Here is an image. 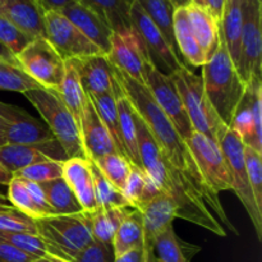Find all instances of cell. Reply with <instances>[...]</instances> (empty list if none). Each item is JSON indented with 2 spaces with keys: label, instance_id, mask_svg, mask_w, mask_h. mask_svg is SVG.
Listing matches in <instances>:
<instances>
[{
  "label": "cell",
  "instance_id": "obj_1",
  "mask_svg": "<svg viewBox=\"0 0 262 262\" xmlns=\"http://www.w3.org/2000/svg\"><path fill=\"white\" fill-rule=\"evenodd\" d=\"M114 71L118 81L122 83L123 89H124L128 99L132 102L133 107L140 114V117L145 120L148 129L152 133L164 158L174 168L181 170L184 176H187L192 182H194L197 186L202 187V188L211 189L202 178L186 141L177 132L173 123L166 117L165 113L160 109L158 102L154 100L152 95L148 91L147 87L123 74L115 67Z\"/></svg>",
  "mask_w": 262,
  "mask_h": 262
},
{
  "label": "cell",
  "instance_id": "obj_2",
  "mask_svg": "<svg viewBox=\"0 0 262 262\" xmlns=\"http://www.w3.org/2000/svg\"><path fill=\"white\" fill-rule=\"evenodd\" d=\"M201 78L210 104L222 122L229 127L247 83L230 59L222 35L216 53L202 66Z\"/></svg>",
  "mask_w": 262,
  "mask_h": 262
},
{
  "label": "cell",
  "instance_id": "obj_3",
  "mask_svg": "<svg viewBox=\"0 0 262 262\" xmlns=\"http://www.w3.org/2000/svg\"><path fill=\"white\" fill-rule=\"evenodd\" d=\"M35 224L48 253L71 262L94 241L89 211L37 217Z\"/></svg>",
  "mask_w": 262,
  "mask_h": 262
},
{
  "label": "cell",
  "instance_id": "obj_4",
  "mask_svg": "<svg viewBox=\"0 0 262 262\" xmlns=\"http://www.w3.org/2000/svg\"><path fill=\"white\" fill-rule=\"evenodd\" d=\"M23 95L40 113L67 158L86 159L79 124L60 99L56 90L40 87L25 92Z\"/></svg>",
  "mask_w": 262,
  "mask_h": 262
},
{
  "label": "cell",
  "instance_id": "obj_5",
  "mask_svg": "<svg viewBox=\"0 0 262 262\" xmlns=\"http://www.w3.org/2000/svg\"><path fill=\"white\" fill-rule=\"evenodd\" d=\"M0 117L4 122L8 143L33 146L53 160L68 159L48 125L22 107L0 101Z\"/></svg>",
  "mask_w": 262,
  "mask_h": 262
},
{
  "label": "cell",
  "instance_id": "obj_6",
  "mask_svg": "<svg viewBox=\"0 0 262 262\" xmlns=\"http://www.w3.org/2000/svg\"><path fill=\"white\" fill-rule=\"evenodd\" d=\"M171 78L178 89L194 132L201 133L217 143V136L225 124L210 104L201 77L191 68H182L171 74Z\"/></svg>",
  "mask_w": 262,
  "mask_h": 262
},
{
  "label": "cell",
  "instance_id": "obj_7",
  "mask_svg": "<svg viewBox=\"0 0 262 262\" xmlns=\"http://www.w3.org/2000/svg\"><path fill=\"white\" fill-rule=\"evenodd\" d=\"M217 145L227 160L230 176H232V191L235 192L238 199L245 206L258 239H262V211L256 204L250 181H248L247 168L245 160V145L237 133L229 127L224 125L217 136Z\"/></svg>",
  "mask_w": 262,
  "mask_h": 262
},
{
  "label": "cell",
  "instance_id": "obj_8",
  "mask_svg": "<svg viewBox=\"0 0 262 262\" xmlns=\"http://www.w3.org/2000/svg\"><path fill=\"white\" fill-rule=\"evenodd\" d=\"M23 71L40 86L58 90L64 77L66 61L45 37H36L15 55Z\"/></svg>",
  "mask_w": 262,
  "mask_h": 262
},
{
  "label": "cell",
  "instance_id": "obj_9",
  "mask_svg": "<svg viewBox=\"0 0 262 262\" xmlns=\"http://www.w3.org/2000/svg\"><path fill=\"white\" fill-rule=\"evenodd\" d=\"M243 25L238 73L246 83L252 77H261L262 2L243 0Z\"/></svg>",
  "mask_w": 262,
  "mask_h": 262
},
{
  "label": "cell",
  "instance_id": "obj_10",
  "mask_svg": "<svg viewBox=\"0 0 262 262\" xmlns=\"http://www.w3.org/2000/svg\"><path fill=\"white\" fill-rule=\"evenodd\" d=\"M186 143L207 186L216 194L232 189V176L219 145L199 132L192 133Z\"/></svg>",
  "mask_w": 262,
  "mask_h": 262
},
{
  "label": "cell",
  "instance_id": "obj_11",
  "mask_svg": "<svg viewBox=\"0 0 262 262\" xmlns=\"http://www.w3.org/2000/svg\"><path fill=\"white\" fill-rule=\"evenodd\" d=\"M130 25L137 31L140 37L142 38L151 64L160 73L171 76L179 69L189 68L171 51L170 46L168 45L159 28L154 25L152 20L143 12L137 0L130 9Z\"/></svg>",
  "mask_w": 262,
  "mask_h": 262
},
{
  "label": "cell",
  "instance_id": "obj_12",
  "mask_svg": "<svg viewBox=\"0 0 262 262\" xmlns=\"http://www.w3.org/2000/svg\"><path fill=\"white\" fill-rule=\"evenodd\" d=\"M230 129L243 145L262 151V89L261 77H252L233 115Z\"/></svg>",
  "mask_w": 262,
  "mask_h": 262
},
{
  "label": "cell",
  "instance_id": "obj_13",
  "mask_svg": "<svg viewBox=\"0 0 262 262\" xmlns=\"http://www.w3.org/2000/svg\"><path fill=\"white\" fill-rule=\"evenodd\" d=\"M146 87L151 92L160 109L173 123L181 137L184 141L188 140L194 130L171 76L160 73L151 64V61H148L146 67Z\"/></svg>",
  "mask_w": 262,
  "mask_h": 262
},
{
  "label": "cell",
  "instance_id": "obj_14",
  "mask_svg": "<svg viewBox=\"0 0 262 262\" xmlns=\"http://www.w3.org/2000/svg\"><path fill=\"white\" fill-rule=\"evenodd\" d=\"M45 38L58 51L63 60L102 54L73 23L59 12H45Z\"/></svg>",
  "mask_w": 262,
  "mask_h": 262
},
{
  "label": "cell",
  "instance_id": "obj_15",
  "mask_svg": "<svg viewBox=\"0 0 262 262\" xmlns=\"http://www.w3.org/2000/svg\"><path fill=\"white\" fill-rule=\"evenodd\" d=\"M107 56L118 71L146 86V67L150 59L145 43L135 28L113 32Z\"/></svg>",
  "mask_w": 262,
  "mask_h": 262
},
{
  "label": "cell",
  "instance_id": "obj_16",
  "mask_svg": "<svg viewBox=\"0 0 262 262\" xmlns=\"http://www.w3.org/2000/svg\"><path fill=\"white\" fill-rule=\"evenodd\" d=\"M78 72L84 94L89 96L114 94V66L105 54L72 59Z\"/></svg>",
  "mask_w": 262,
  "mask_h": 262
},
{
  "label": "cell",
  "instance_id": "obj_17",
  "mask_svg": "<svg viewBox=\"0 0 262 262\" xmlns=\"http://www.w3.org/2000/svg\"><path fill=\"white\" fill-rule=\"evenodd\" d=\"M79 129L86 159L95 161L109 154H119L109 130L102 123L89 96L79 122Z\"/></svg>",
  "mask_w": 262,
  "mask_h": 262
},
{
  "label": "cell",
  "instance_id": "obj_18",
  "mask_svg": "<svg viewBox=\"0 0 262 262\" xmlns=\"http://www.w3.org/2000/svg\"><path fill=\"white\" fill-rule=\"evenodd\" d=\"M59 13L71 20L91 42H94L101 50L102 54H109L113 31L91 9L77 2L64 8Z\"/></svg>",
  "mask_w": 262,
  "mask_h": 262
},
{
  "label": "cell",
  "instance_id": "obj_19",
  "mask_svg": "<svg viewBox=\"0 0 262 262\" xmlns=\"http://www.w3.org/2000/svg\"><path fill=\"white\" fill-rule=\"evenodd\" d=\"M137 210L142 215L146 246L152 245L154 239L166 228L173 225L174 219L177 217L176 204L165 192L148 201L147 204L140 206Z\"/></svg>",
  "mask_w": 262,
  "mask_h": 262
},
{
  "label": "cell",
  "instance_id": "obj_20",
  "mask_svg": "<svg viewBox=\"0 0 262 262\" xmlns=\"http://www.w3.org/2000/svg\"><path fill=\"white\" fill-rule=\"evenodd\" d=\"M0 14L30 37H45L42 7L38 0H5Z\"/></svg>",
  "mask_w": 262,
  "mask_h": 262
},
{
  "label": "cell",
  "instance_id": "obj_21",
  "mask_svg": "<svg viewBox=\"0 0 262 262\" xmlns=\"http://www.w3.org/2000/svg\"><path fill=\"white\" fill-rule=\"evenodd\" d=\"M63 178L73 191L83 211H94L97 209L94 181L87 159H67L63 163Z\"/></svg>",
  "mask_w": 262,
  "mask_h": 262
},
{
  "label": "cell",
  "instance_id": "obj_22",
  "mask_svg": "<svg viewBox=\"0 0 262 262\" xmlns=\"http://www.w3.org/2000/svg\"><path fill=\"white\" fill-rule=\"evenodd\" d=\"M115 72V71H114ZM115 101H117L118 119H119L120 137H122L123 147H124L125 156L128 160L135 165L141 166L140 154H138L137 146V129H136L135 119V107L132 102L128 99L122 83L118 81L115 76V87H114ZM142 168V166H141Z\"/></svg>",
  "mask_w": 262,
  "mask_h": 262
},
{
  "label": "cell",
  "instance_id": "obj_23",
  "mask_svg": "<svg viewBox=\"0 0 262 262\" xmlns=\"http://www.w3.org/2000/svg\"><path fill=\"white\" fill-rule=\"evenodd\" d=\"M189 26L194 38L202 50L205 60L209 61L216 53L220 41L219 23L205 10L189 4L186 8Z\"/></svg>",
  "mask_w": 262,
  "mask_h": 262
},
{
  "label": "cell",
  "instance_id": "obj_24",
  "mask_svg": "<svg viewBox=\"0 0 262 262\" xmlns=\"http://www.w3.org/2000/svg\"><path fill=\"white\" fill-rule=\"evenodd\" d=\"M242 4L243 0H225L223 17L219 23L220 35L235 68H238L241 55V33L243 25Z\"/></svg>",
  "mask_w": 262,
  "mask_h": 262
},
{
  "label": "cell",
  "instance_id": "obj_25",
  "mask_svg": "<svg viewBox=\"0 0 262 262\" xmlns=\"http://www.w3.org/2000/svg\"><path fill=\"white\" fill-rule=\"evenodd\" d=\"M91 9L113 32H120L132 27L130 9L136 0H78Z\"/></svg>",
  "mask_w": 262,
  "mask_h": 262
},
{
  "label": "cell",
  "instance_id": "obj_26",
  "mask_svg": "<svg viewBox=\"0 0 262 262\" xmlns=\"http://www.w3.org/2000/svg\"><path fill=\"white\" fill-rule=\"evenodd\" d=\"M174 37L178 46L179 54L184 63L191 68L193 67H202L206 60L202 50L200 49L193 32L189 26L188 17H187L186 8H178L174 12Z\"/></svg>",
  "mask_w": 262,
  "mask_h": 262
},
{
  "label": "cell",
  "instance_id": "obj_27",
  "mask_svg": "<svg viewBox=\"0 0 262 262\" xmlns=\"http://www.w3.org/2000/svg\"><path fill=\"white\" fill-rule=\"evenodd\" d=\"M143 247H146V242L143 234L142 215L137 209H132L115 233L113 239V250L115 257H119L129 251Z\"/></svg>",
  "mask_w": 262,
  "mask_h": 262
},
{
  "label": "cell",
  "instance_id": "obj_28",
  "mask_svg": "<svg viewBox=\"0 0 262 262\" xmlns=\"http://www.w3.org/2000/svg\"><path fill=\"white\" fill-rule=\"evenodd\" d=\"M151 248H152L156 262L191 261L192 256L200 251V247L182 242L174 233L173 225L166 228L154 239Z\"/></svg>",
  "mask_w": 262,
  "mask_h": 262
},
{
  "label": "cell",
  "instance_id": "obj_29",
  "mask_svg": "<svg viewBox=\"0 0 262 262\" xmlns=\"http://www.w3.org/2000/svg\"><path fill=\"white\" fill-rule=\"evenodd\" d=\"M137 3L141 5L143 12L148 15V18L152 20L154 25L159 28L168 45L170 46L171 51L183 61L181 54H179L178 46L176 43V37H174L173 19L176 8L173 7L170 0H137Z\"/></svg>",
  "mask_w": 262,
  "mask_h": 262
},
{
  "label": "cell",
  "instance_id": "obj_30",
  "mask_svg": "<svg viewBox=\"0 0 262 262\" xmlns=\"http://www.w3.org/2000/svg\"><path fill=\"white\" fill-rule=\"evenodd\" d=\"M132 209L133 207H110V209L97 207L94 211H89L94 241L105 245H113V239L118 228Z\"/></svg>",
  "mask_w": 262,
  "mask_h": 262
},
{
  "label": "cell",
  "instance_id": "obj_31",
  "mask_svg": "<svg viewBox=\"0 0 262 262\" xmlns=\"http://www.w3.org/2000/svg\"><path fill=\"white\" fill-rule=\"evenodd\" d=\"M56 92H58L60 99L66 104V106L68 107L69 112L73 114L77 123L79 124L81 117L83 114L84 105H86L87 95L84 94L78 72H77L76 66H74L72 59L66 60L63 81H61L60 86L56 90Z\"/></svg>",
  "mask_w": 262,
  "mask_h": 262
},
{
  "label": "cell",
  "instance_id": "obj_32",
  "mask_svg": "<svg viewBox=\"0 0 262 262\" xmlns=\"http://www.w3.org/2000/svg\"><path fill=\"white\" fill-rule=\"evenodd\" d=\"M53 215L78 214L83 211L73 191L63 177L40 184Z\"/></svg>",
  "mask_w": 262,
  "mask_h": 262
},
{
  "label": "cell",
  "instance_id": "obj_33",
  "mask_svg": "<svg viewBox=\"0 0 262 262\" xmlns=\"http://www.w3.org/2000/svg\"><path fill=\"white\" fill-rule=\"evenodd\" d=\"M48 156L37 147L15 143H5L0 146V166L8 173L15 176L18 171L32 164L48 160Z\"/></svg>",
  "mask_w": 262,
  "mask_h": 262
},
{
  "label": "cell",
  "instance_id": "obj_34",
  "mask_svg": "<svg viewBox=\"0 0 262 262\" xmlns=\"http://www.w3.org/2000/svg\"><path fill=\"white\" fill-rule=\"evenodd\" d=\"M89 160V159H87ZM90 169H91L92 181H94L95 199H96L97 207L110 209V207H132L129 202L123 196L122 191L118 189L104 174L101 173L96 164L92 160H89Z\"/></svg>",
  "mask_w": 262,
  "mask_h": 262
},
{
  "label": "cell",
  "instance_id": "obj_35",
  "mask_svg": "<svg viewBox=\"0 0 262 262\" xmlns=\"http://www.w3.org/2000/svg\"><path fill=\"white\" fill-rule=\"evenodd\" d=\"M40 87L42 86L31 78L15 59H0V90L25 94Z\"/></svg>",
  "mask_w": 262,
  "mask_h": 262
},
{
  "label": "cell",
  "instance_id": "obj_36",
  "mask_svg": "<svg viewBox=\"0 0 262 262\" xmlns=\"http://www.w3.org/2000/svg\"><path fill=\"white\" fill-rule=\"evenodd\" d=\"M89 96V95H87ZM91 100L92 105L96 109L97 114L101 118L102 123L109 130L113 141L118 148V152L122 156L127 158L123 147L122 137H120V128H119V119H118L117 112V101H115L114 94L99 95V96H89Z\"/></svg>",
  "mask_w": 262,
  "mask_h": 262
},
{
  "label": "cell",
  "instance_id": "obj_37",
  "mask_svg": "<svg viewBox=\"0 0 262 262\" xmlns=\"http://www.w3.org/2000/svg\"><path fill=\"white\" fill-rule=\"evenodd\" d=\"M94 163L101 170V173L118 189L122 191L125 184V181H127L128 176H129L132 163L127 158L119 155V154H109V155H105L102 158L97 159Z\"/></svg>",
  "mask_w": 262,
  "mask_h": 262
},
{
  "label": "cell",
  "instance_id": "obj_38",
  "mask_svg": "<svg viewBox=\"0 0 262 262\" xmlns=\"http://www.w3.org/2000/svg\"><path fill=\"white\" fill-rule=\"evenodd\" d=\"M63 163L64 161L48 159V160L32 164L22 169L15 176L38 184L45 183V182L63 177Z\"/></svg>",
  "mask_w": 262,
  "mask_h": 262
},
{
  "label": "cell",
  "instance_id": "obj_39",
  "mask_svg": "<svg viewBox=\"0 0 262 262\" xmlns=\"http://www.w3.org/2000/svg\"><path fill=\"white\" fill-rule=\"evenodd\" d=\"M0 239L5 241L9 245L14 246L22 252L36 258H43L48 255V250L43 241L37 234L27 233H8L0 232Z\"/></svg>",
  "mask_w": 262,
  "mask_h": 262
},
{
  "label": "cell",
  "instance_id": "obj_40",
  "mask_svg": "<svg viewBox=\"0 0 262 262\" xmlns=\"http://www.w3.org/2000/svg\"><path fill=\"white\" fill-rule=\"evenodd\" d=\"M7 197L14 209L19 210L23 214L28 215L33 219H37L38 212L36 210L35 205H33L27 188H26L25 182L20 177L13 176V178L10 179V182L8 183Z\"/></svg>",
  "mask_w": 262,
  "mask_h": 262
},
{
  "label": "cell",
  "instance_id": "obj_41",
  "mask_svg": "<svg viewBox=\"0 0 262 262\" xmlns=\"http://www.w3.org/2000/svg\"><path fill=\"white\" fill-rule=\"evenodd\" d=\"M0 232L37 234V228L33 217L23 214L14 207H10L0 212Z\"/></svg>",
  "mask_w": 262,
  "mask_h": 262
},
{
  "label": "cell",
  "instance_id": "obj_42",
  "mask_svg": "<svg viewBox=\"0 0 262 262\" xmlns=\"http://www.w3.org/2000/svg\"><path fill=\"white\" fill-rule=\"evenodd\" d=\"M33 38L26 35L8 18L0 14V43L8 49L13 55L19 54Z\"/></svg>",
  "mask_w": 262,
  "mask_h": 262
},
{
  "label": "cell",
  "instance_id": "obj_43",
  "mask_svg": "<svg viewBox=\"0 0 262 262\" xmlns=\"http://www.w3.org/2000/svg\"><path fill=\"white\" fill-rule=\"evenodd\" d=\"M245 160L248 181L255 196L256 204L262 211V158L260 151L245 146Z\"/></svg>",
  "mask_w": 262,
  "mask_h": 262
},
{
  "label": "cell",
  "instance_id": "obj_44",
  "mask_svg": "<svg viewBox=\"0 0 262 262\" xmlns=\"http://www.w3.org/2000/svg\"><path fill=\"white\" fill-rule=\"evenodd\" d=\"M146 176H147V174L143 170V168L132 164L129 176H128L127 181H125L124 187H123L122 189V193L123 196L125 197V200L129 202V205L133 209H136L137 205L140 204L143 187H145Z\"/></svg>",
  "mask_w": 262,
  "mask_h": 262
},
{
  "label": "cell",
  "instance_id": "obj_45",
  "mask_svg": "<svg viewBox=\"0 0 262 262\" xmlns=\"http://www.w3.org/2000/svg\"><path fill=\"white\" fill-rule=\"evenodd\" d=\"M115 255L113 245L92 241L83 251L78 253L72 262H114Z\"/></svg>",
  "mask_w": 262,
  "mask_h": 262
},
{
  "label": "cell",
  "instance_id": "obj_46",
  "mask_svg": "<svg viewBox=\"0 0 262 262\" xmlns=\"http://www.w3.org/2000/svg\"><path fill=\"white\" fill-rule=\"evenodd\" d=\"M36 257L22 252L14 246L0 239V262H33Z\"/></svg>",
  "mask_w": 262,
  "mask_h": 262
},
{
  "label": "cell",
  "instance_id": "obj_47",
  "mask_svg": "<svg viewBox=\"0 0 262 262\" xmlns=\"http://www.w3.org/2000/svg\"><path fill=\"white\" fill-rule=\"evenodd\" d=\"M191 5L209 13L217 23H220L224 10L225 0H191Z\"/></svg>",
  "mask_w": 262,
  "mask_h": 262
},
{
  "label": "cell",
  "instance_id": "obj_48",
  "mask_svg": "<svg viewBox=\"0 0 262 262\" xmlns=\"http://www.w3.org/2000/svg\"><path fill=\"white\" fill-rule=\"evenodd\" d=\"M160 193H163V189H161L160 187L156 184V182L154 181L150 176H146L145 187H143L142 196H141L140 204L137 205V207H136V209H138V207L142 206V205L147 204L148 201H151V200H154L155 197H158Z\"/></svg>",
  "mask_w": 262,
  "mask_h": 262
},
{
  "label": "cell",
  "instance_id": "obj_49",
  "mask_svg": "<svg viewBox=\"0 0 262 262\" xmlns=\"http://www.w3.org/2000/svg\"><path fill=\"white\" fill-rule=\"evenodd\" d=\"M147 248L148 246L143 248H138V250L129 251V252L124 253V255L119 256V257H115L114 262H146Z\"/></svg>",
  "mask_w": 262,
  "mask_h": 262
},
{
  "label": "cell",
  "instance_id": "obj_50",
  "mask_svg": "<svg viewBox=\"0 0 262 262\" xmlns=\"http://www.w3.org/2000/svg\"><path fill=\"white\" fill-rule=\"evenodd\" d=\"M78 0H38L43 12H60Z\"/></svg>",
  "mask_w": 262,
  "mask_h": 262
},
{
  "label": "cell",
  "instance_id": "obj_51",
  "mask_svg": "<svg viewBox=\"0 0 262 262\" xmlns=\"http://www.w3.org/2000/svg\"><path fill=\"white\" fill-rule=\"evenodd\" d=\"M12 178H13L12 174L8 173L4 168L0 166V186H8V183H9Z\"/></svg>",
  "mask_w": 262,
  "mask_h": 262
},
{
  "label": "cell",
  "instance_id": "obj_52",
  "mask_svg": "<svg viewBox=\"0 0 262 262\" xmlns=\"http://www.w3.org/2000/svg\"><path fill=\"white\" fill-rule=\"evenodd\" d=\"M10 207H13V206L10 205L8 197L4 196L3 193H0V212L5 211V210H8V209H10Z\"/></svg>",
  "mask_w": 262,
  "mask_h": 262
},
{
  "label": "cell",
  "instance_id": "obj_53",
  "mask_svg": "<svg viewBox=\"0 0 262 262\" xmlns=\"http://www.w3.org/2000/svg\"><path fill=\"white\" fill-rule=\"evenodd\" d=\"M5 143H8L7 135H5V125H4V122H3L2 117H0V146L5 145Z\"/></svg>",
  "mask_w": 262,
  "mask_h": 262
},
{
  "label": "cell",
  "instance_id": "obj_54",
  "mask_svg": "<svg viewBox=\"0 0 262 262\" xmlns=\"http://www.w3.org/2000/svg\"><path fill=\"white\" fill-rule=\"evenodd\" d=\"M0 59H15V56L5 46L0 43Z\"/></svg>",
  "mask_w": 262,
  "mask_h": 262
},
{
  "label": "cell",
  "instance_id": "obj_55",
  "mask_svg": "<svg viewBox=\"0 0 262 262\" xmlns=\"http://www.w3.org/2000/svg\"><path fill=\"white\" fill-rule=\"evenodd\" d=\"M170 3L173 4V7L176 9L178 8H187L189 4H191V0H170Z\"/></svg>",
  "mask_w": 262,
  "mask_h": 262
},
{
  "label": "cell",
  "instance_id": "obj_56",
  "mask_svg": "<svg viewBox=\"0 0 262 262\" xmlns=\"http://www.w3.org/2000/svg\"><path fill=\"white\" fill-rule=\"evenodd\" d=\"M43 258H45L46 262H71V261H68V260H64V258L58 257V256L50 255V253H48V255H46Z\"/></svg>",
  "mask_w": 262,
  "mask_h": 262
},
{
  "label": "cell",
  "instance_id": "obj_57",
  "mask_svg": "<svg viewBox=\"0 0 262 262\" xmlns=\"http://www.w3.org/2000/svg\"><path fill=\"white\" fill-rule=\"evenodd\" d=\"M146 262H156V258H155V256H154L151 246H148V248H147V257H146Z\"/></svg>",
  "mask_w": 262,
  "mask_h": 262
},
{
  "label": "cell",
  "instance_id": "obj_58",
  "mask_svg": "<svg viewBox=\"0 0 262 262\" xmlns=\"http://www.w3.org/2000/svg\"><path fill=\"white\" fill-rule=\"evenodd\" d=\"M33 262H46L45 258H37V260H35Z\"/></svg>",
  "mask_w": 262,
  "mask_h": 262
},
{
  "label": "cell",
  "instance_id": "obj_59",
  "mask_svg": "<svg viewBox=\"0 0 262 262\" xmlns=\"http://www.w3.org/2000/svg\"><path fill=\"white\" fill-rule=\"evenodd\" d=\"M4 3H5V0H0V8H2L3 5H4Z\"/></svg>",
  "mask_w": 262,
  "mask_h": 262
},
{
  "label": "cell",
  "instance_id": "obj_60",
  "mask_svg": "<svg viewBox=\"0 0 262 262\" xmlns=\"http://www.w3.org/2000/svg\"><path fill=\"white\" fill-rule=\"evenodd\" d=\"M184 262H191V261H189V260H186Z\"/></svg>",
  "mask_w": 262,
  "mask_h": 262
},
{
  "label": "cell",
  "instance_id": "obj_61",
  "mask_svg": "<svg viewBox=\"0 0 262 262\" xmlns=\"http://www.w3.org/2000/svg\"><path fill=\"white\" fill-rule=\"evenodd\" d=\"M260 2H262V0H260Z\"/></svg>",
  "mask_w": 262,
  "mask_h": 262
}]
</instances>
